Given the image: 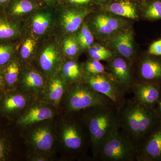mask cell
Instances as JSON below:
<instances>
[{
	"label": "cell",
	"instance_id": "6da1fadb",
	"mask_svg": "<svg viewBox=\"0 0 161 161\" xmlns=\"http://www.w3.org/2000/svg\"><path fill=\"white\" fill-rule=\"evenodd\" d=\"M120 130L137 149L161 121L155 108L144 105L134 98L126 99L119 111Z\"/></svg>",
	"mask_w": 161,
	"mask_h": 161
},
{
	"label": "cell",
	"instance_id": "7a4b0ae2",
	"mask_svg": "<svg viewBox=\"0 0 161 161\" xmlns=\"http://www.w3.org/2000/svg\"><path fill=\"white\" fill-rule=\"evenodd\" d=\"M80 112L89 133L94 159L101 145L120 130L119 112L112 104L92 107Z\"/></svg>",
	"mask_w": 161,
	"mask_h": 161
},
{
	"label": "cell",
	"instance_id": "3957f363",
	"mask_svg": "<svg viewBox=\"0 0 161 161\" xmlns=\"http://www.w3.org/2000/svg\"><path fill=\"white\" fill-rule=\"evenodd\" d=\"M64 98L65 109L68 113L80 112L102 105L114 104L105 96L93 90L83 79L68 85Z\"/></svg>",
	"mask_w": 161,
	"mask_h": 161
},
{
	"label": "cell",
	"instance_id": "277c9868",
	"mask_svg": "<svg viewBox=\"0 0 161 161\" xmlns=\"http://www.w3.org/2000/svg\"><path fill=\"white\" fill-rule=\"evenodd\" d=\"M60 135L64 148L72 158L82 157L87 147L91 148L89 133L81 114L79 117H71L64 122Z\"/></svg>",
	"mask_w": 161,
	"mask_h": 161
},
{
	"label": "cell",
	"instance_id": "5b68a950",
	"mask_svg": "<svg viewBox=\"0 0 161 161\" xmlns=\"http://www.w3.org/2000/svg\"><path fill=\"white\" fill-rule=\"evenodd\" d=\"M136 148L119 130L103 143L93 159L100 161H136Z\"/></svg>",
	"mask_w": 161,
	"mask_h": 161
},
{
	"label": "cell",
	"instance_id": "8992f818",
	"mask_svg": "<svg viewBox=\"0 0 161 161\" xmlns=\"http://www.w3.org/2000/svg\"><path fill=\"white\" fill-rule=\"evenodd\" d=\"M83 80L93 90L112 101L119 111L123 106L126 99V92L109 73L98 75L84 74Z\"/></svg>",
	"mask_w": 161,
	"mask_h": 161
},
{
	"label": "cell",
	"instance_id": "52a82bcc",
	"mask_svg": "<svg viewBox=\"0 0 161 161\" xmlns=\"http://www.w3.org/2000/svg\"><path fill=\"white\" fill-rule=\"evenodd\" d=\"M32 97L14 88L5 89L0 94V115L9 119L19 115L29 107Z\"/></svg>",
	"mask_w": 161,
	"mask_h": 161
},
{
	"label": "cell",
	"instance_id": "ba28073f",
	"mask_svg": "<svg viewBox=\"0 0 161 161\" xmlns=\"http://www.w3.org/2000/svg\"><path fill=\"white\" fill-rule=\"evenodd\" d=\"M131 62L121 56L108 60L107 68L113 78L126 92H131L136 82Z\"/></svg>",
	"mask_w": 161,
	"mask_h": 161
},
{
	"label": "cell",
	"instance_id": "9c48e42d",
	"mask_svg": "<svg viewBox=\"0 0 161 161\" xmlns=\"http://www.w3.org/2000/svg\"><path fill=\"white\" fill-rule=\"evenodd\" d=\"M136 161H161V122L136 149Z\"/></svg>",
	"mask_w": 161,
	"mask_h": 161
},
{
	"label": "cell",
	"instance_id": "30bf717a",
	"mask_svg": "<svg viewBox=\"0 0 161 161\" xmlns=\"http://www.w3.org/2000/svg\"><path fill=\"white\" fill-rule=\"evenodd\" d=\"M55 136L53 130L49 125H41L34 128L30 133V146L37 153L50 154L53 148Z\"/></svg>",
	"mask_w": 161,
	"mask_h": 161
},
{
	"label": "cell",
	"instance_id": "8fae6325",
	"mask_svg": "<svg viewBox=\"0 0 161 161\" xmlns=\"http://www.w3.org/2000/svg\"><path fill=\"white\" fill-rule=\"evenodd\" d=\"M54 108L51 105L42 101L35 104L19 115L17 124L20 126L27 127L51 119L55 115Z\"/></svg>",
	"mask_w": 161,
	"mask_h": 161
},
{
	"label": "cell",
	"instance_id": "7c38bea8",
	"mask_svg": "<svg viewBox=\"0 0 161 161\" xmlns=\"http://www.w3.org/2000/svg\"><path fill=\"white\" fill-rule=\"evenodd\" d=\"M158 57H146L139 61L136 74L138 80L145 82L161 85V58Z\"/></svg>",
	"mask_w": 161,
	"mask_h": 161
},
{
	"label": "cell",
	"instance_id": "4fadbf2b",
	"mask_svg": "<svg viewBox=\"0 0 161 161\" xmlns=\"http://www.w3.org/2000/svg\"><path fill=\"white\" fill-rule=\"evenodd\" d=\"M95 33L100 37L112 36L121 30L125 22L121 18L107 13H100L93 17L91 22Z\"/></svg>",
	"mask_w": 161,
	"mask_h": 161
},
{
	"label": "cell",
	"instance_id": "5bb4252c",
	"mask_svg": "<svg viewBox=\"0 0 161 161\" xmlns=\"http://www.w3.org/2000/svg\"><path fill=\"white\" fill-rule=\"evenodd\" d=\"M133 98L144 105L155 108L161 98V85L136 82L131 89Z\"/></svg>",
	"mask_w": 161,
	"mask_h": 161
},
{
	"label": "cell",
	"instance_id": "9a60e30c",
	"mask_svg": "<svg viewBox=\"0 0 161 161\" xmlns=\"http://www.w3.org/2000/svg\"><path fill=\"white\" fill-rule=\"evenodd\" d=\"M19 80L20 91L34 98L42 96L46 85L42 75L34 69L23 73Z\"/></svg>",
	"mask_w": 161,
	"mask_h": 161
},
{
	"label": "cell",
	"instance_id": "2e32d148",
	"mask_svg": "<svg viewBox=\"0 0 161 161\" xmlns=\"http://www.w3.org/2000/svg\"><path fill=\"white\" fill-rule=\"evenodd\" d=\"M67 87V84L61 77L53 75L44 89L42 102L58 108L65 95Z\"/></svg>",
	"mask_w": 161,
	"mask_h": 161
},
{
	"label": "cell",
	"instance_id": "e0dca14e",
	"mask_svg": "<svg viewBox=\"0 0 161 161\" xmlns=\"http://www.w3.org/2000/svg\"><path fill=\"white\" fill-rule=\"evenodd\" d=\"M111 42L121 57L131 62L134 55V41L132 31L122 30L119 31L112 35Z\"/></svg>",
	"mask_w": 161,
	"mask_h": 161
},
{
	"label": "cell",
	"instance_id": "ac0fdd59",
	"mask_svg": "<svg viewBox=\"0 0 161 161\" xmlns=\"http://www.w3.org/2000/svg\"><path fill=\"white\" fill-rule=\"evenodd\" d=\"M90 12V10L86 9H65L61 17V24L64 29L69 33L77 31Z\"/></svg>",
	"mask_w": 161,
	"mask_h": 161
},
{
	"label": "cell",
	"instance_id": "d6986e66",
	"mask_svg": "<svg viewBox=\"0 0 161 161\" xmlns=\"http://www.w3.org/2000/svg\"><path fill=\"white\" fill-rule=\"evenodd\" d=\"M60 54L55 45H49L44 48L39 59L41 69L46 74L54 75L60 64Z\"/></svg>",
	"mask_w": 161,
	"mask_h": 161
},
{
	"label": "cell",
	"instance_id": "ffe728a7",
	"mask_svg": "<svg viewBox=\"0 0 161 161\" xmlns=\"http://www.w3.org/2000/svg\"><path fill=\"white\" fill-rule=\"evenodd\" d=\"M84 74L82 66L75 60L66 61L61 67V78L68 85L82 80Z\"/></svg>",
	"mask_w": 161,
	"mask_h": 161
},
{
	"label": "cell",
	"instance_id": "44dd1931",
	"mask_svg": "<svg viewBox=\"0 0 161 161\" xmlns=\"http://www.w3.org/2000/svg\"><path fill=\"white\" fill-rule=\"evenodd\" d=\"M108 10L119 17L136 19L138 18V11L134 4L128 0L114 2L108 7Z\"/></svg>",
	"mask_w": 161,
	"mask_h": 161
},
{
	"label": "cell",
	"instance_id": "7402d4cb",
	"mask_svg": "<svg viewBox=\"0 0 161 161\" xmlns=\"http://www.w3.org/2000/svg\"><path fill=\"white\" fill-rule=\"evenodd\" d=\"M4 66L2 73L5 89H14L19 79V64L16 60H10Z\"/></svg>",
	"mask_w": 161,
	"mask_h": 161
},
{
	"label": "cell",
	"instance_id": "603a6c76",
	"mask_svg": "<svg viewBox=\"0 0 161 161\" xmlns=\"http://www.w3.org/2000/svg\"><path fill=\"white\" fill-rule=\"evenodd\" d=\"M51 22V14L50 13L42 11L36 14L32 19L33 31L36 35L43 34L49 28Z\"/></svg>",
	"mask_w": 161,
	"mask_h": 161
},
{
	"label": "cell",
	"instance_id": "cb8c5ba5",
	"mask_svg": "<svg viewBox=\"0 0 161 161\" xmlns=\"http://www.w3.org/2000/svg\"><path fill=\"white\" fill-rule=\"evenodd\" d=\"M37 6V5L29 0H11L7 7L10 14L19 16L29 13Z\"/></svg>",
	"mask_w": 161,
	"mask_h": 161
},
{
	"label": "cell",
	"instance_id": "d4e9b609",
	"mask_svg": "<svg viewBox=\"0 0 161 161\" xmlns=\"http://www.w3.org/2000/svg\"><path fill=\"white\" fill-rule=\"evenodd\" d=\"M19 33V30L16 24L6 19H0V40L12 39Z\"/></svg>",
	"mask_w": 161,
	"mask_h": 161
},
{
	"label": "cell",
	"instance_id": "484cf974",
	"mask_svg": "<svg viewBox=\"0 0 161 161\" xmlns=\"http://www.w3.org/2000/svg\"><path fill=\"white\" fill-rule=\"evenodd\" d=\"M76 40L81 49L89 48L93 44L94 37L86 24H84L79 32Z\"/></svg>",
	"mask_w": 161,
	"mask_h": 161
},
{
	"label": "cell",
	"instance_id": "4316f807",
	"mask_svg": "<svg viewBox=\"0 0 161 161\" xmlns=\"http://www.w3.org/2000/svg\"><path fill=\"white\" fill-rule=\"evenodd\" d=\"M82 68L84 74L87 75H98L106 73L105 67L100 61L92 59L84 64Z\"/></svg>",
	"mask_w": 161,
	"mask_h": 161
},
{
	"label": "cell",
	"instance_id": "83f0119b",
	"mask_svg": "<svg viewBox=\"0 0 161 161\" xmlns=\"http://www.w3.org/2000/svg\"><path fill=\"white\" fill-rule=\"evenodd\" d=\"M11 142L7 135L0 130V161L6 160L11 152Z\"/></svg>",
	"mask_w": 161,
	"mask_h": 161
},
{
	"label": "cell",
	"instance_id": "f1b7e54d",
	"mask_svg": "<svg viewBox=\"0 0 161 161\" xmlns=\"http://www.w3.org/2000/svg\"><path fill=\"white\" fill-rule=\"evenodd\" d=\"M144 15L145 18L149 19H161V0L152 2L145 10Z\"/></svg>",
	"mask_w": 161,
	"mask_h": 161
},
{
	"label": "cell",
	"instance_id": "f546056e",
	"mask_svg": "<svg viewBox=\"0 0 161 161\" xmlns=\"http://www.w3.org/2000/svg\"><path fill=\"white\" fill-rule=\"evenodd\" d=\"M14 47L9 44H0V68L5 66L11 60Z\"/></svg>",
	"mask_w": 161,
	"mask_h": 161
},
{
	"label": "cell",
	"instance_id": "4dcf8cb0",
	"mask_svg": "<svg viewBox=\"0 0 161 161\" xmlns=\"http://www.w3.org/2000/svg\"><path fill=\"white\" fill-rule=\"evenodd\" d=\"M78 44L75 38L69 37L64 40L63 48L65 54L69 57H74L78 52Z\"/></svg>",
	"mask_w": 161,
	"mask_h": 161
},
{
	"label": "cell",
	"instance_id": "1f68e13d",
	"mask_svg": "<svg viewBox=\"0 0 161 161\" xmlns=\"http://www.w3.org/2000/svg\"><path fill=\"white\" fill-rule=\"evenodd\" d=\"M36 43L31 39H27L23 43L20 50L21 57L24 60L30 58L34 49Z\"/></svg>",
	"mask_w": 161,
	"mask_h": 161
},
{
	"label": "cell",
	"instance_id": "d6a6232c",
	"mask_svg": "<svg viewBox=\"0 0 161 161\" xmlns=\"http://www.w3.org/2000/svg\"><path fill=\"white\" fill-rule=\"evenodd\" d=\"M149 53L153 56H161V40L156 41L150 45Z\"/></svg>",
	"mask_w": 161,
	"mask_h": 161
},
{
	"label": "cell",
	"instance_id": "836d02e7",
	"mask_svg": "<svg viewBox=\"0 0 161 161\" xmlns=\"http://www.w3.org/2000/svg\"><path fill=\"white\" fill-rule=\"evenodd\" d=\"M28 159L32 161H48L51 159L50 154L35 152L32 153L29 155Z\"/></svg>",
	"mask_w": 161,
	"mask_h": 161
},
{
	"label": "cell",
	"instance_id": "e575fe53",
	"mask_svg": "<svg viewBox=\"0 0 161 161\" xmlns=\"http://www.w3.org/2000/svg\"><path fill=\"white\" fill-rule=\"evenodd\" d=\"M89 55L92 54L97 53H107L109 52L110 51L104 47L99 44H92V46L89 47Z\"/></svg>",
	"mask_w": 161,
	"mask_h": 161
},
{
	"label": "cell",
	"instance_id": "d590c367",
	"mask_svg": "<svg viewBox=\"0 0 161 161\" xmlns=\"http://www.w3.org/2000/svg\"><path fill=\"white\" fill-rule=\"evenodd\" d=\"M92 0H67L69 3L75 6H83L87 5L92 2Z\"/></svg>",
	"mask_w": 161,
	"mask_h": 161
},
{
	"label": "cell",
	"instance_id": "8d00e7d4",
	"mask_svg": "<svg viewBox=\"0 0 161 161\" xmlns=\"http://www.w3.org/2000/svg\"><path fill=\"white\" fill-rule=\"evenodd\" d=\"M5 90V85L2 75V70L0 69V94Z\"/></svg>",
	"mask_w": 161,
	"mask_h": 161
},
{
	"label": "cell",
	"instance_id": "74e56055",
	"mask_svg": "<svg viewBox=\"0 0 161 161\" xmlns=\"http://www.w3.org/2000/svg\"><path fill=\"white\" fill-rule=\"evenodd\" d=\"M156 110L161 121V98L155 107Z\"/></svg>",
	"mask_w": 161,
	"mask_h": 161
},
{
	"label": "cell",
	"instance_id": "f35d334b",
	"mask_svg": "<svg viewBox=\"0 0 161 161\" xmlns=\"http://www.w3.org/2000/svg\"><path fill=\"white\" fill-rule=\"evenodd\" d=\"M43 1L48 5L53 6L59 3L60 0H43Z\"/></svg>",
	"mask_w": 161,
	"mask_h": 161
},
{
	"label": "cell",
	"instance_id": "ab89813d",
	"mask_svg": "<svg viewBox=\"0 0 161 161\" xmlns=\"http://www.w3.org/2000/svg\"><path fill=\"white\" fill-rule=\"evenodd\" d=\"M11 0H0V6L2 7L7 6Z\"/></svg>",
	"mask_w": 161,
	"mask_h": 161
},
{
	"label": "cell",
	"instance_id": "60d3db41",
	"mask_svg": "<svg viewBox=\"0 0 161 161\" xmlns=\"http://www.w3.org/2000/svg\"><path fill=\"white\" fill-rule=\"evenodd\" d=\"M29 1H31L32 3H34L37 5L39 3H41L42 1H43V0H29Z\"/></svg>",
	"mask_w": 161,
	"mask_h": 161
},
{
	"label": "cell",
	"instance_id": "b9f144b4",
	"mask_svg": "<svg viewBox=\"0 0 161 161\" xmlns=\"http://www.w3.org/2000/svg\"><path fill=\"white\" fill-rule=\"evenodd\" d=\"M98 1H100L101 2H104L107 1V0H98Z\"/></svg>",
	"mask_w": 161,
	"mask_h": 161
}]
</instances>
